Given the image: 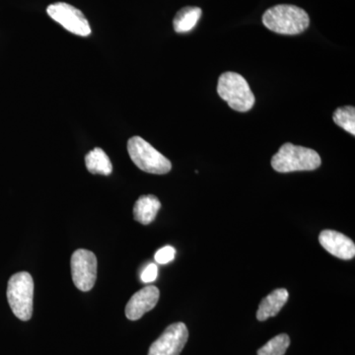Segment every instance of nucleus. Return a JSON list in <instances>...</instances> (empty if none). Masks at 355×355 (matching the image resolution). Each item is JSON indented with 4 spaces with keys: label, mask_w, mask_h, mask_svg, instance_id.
<instances>
[{
    "label": "nucleus",
    "mask_w": 355,
    "mask_h": 355,
    "mask_svg": "<svg viewBox=\"0 0 355 355\" xmlns=\"http://www.w3.org/2000/svg\"><path fill=\"white\" fill-rule=\"evenodd\" d=\"M158 268L155 263H149L148 266L144 268V272L141 273V282L144 284H150L154 280L157 279Z\"/></svg>",
    "instance_id": "obj_18"
},
{
    "label": "nucleus",
    "mask_w": 355,
    "mask_h": 355,
    "mask_svg": "<svg viewBox=\"0 0 355 355\" xmlns=\"http://www.w3.org/2000/svg\"><path fill=\"white\" fill-rule=\"evenodd\" d=\"M130 159L142 171L149 174L164 175L171 171L172 164L150 144L140 137H133L128 141Z\"/></svg>",
    "instance_id": "obj_5"
},
{
    "label": "nucleus",
    "mask_w": 355,
    "mask_h": 355,
    "mask_svg": "<svg viewBox=\"0 0 355 355\" xmlns=\"http://www.w3.org/2000/svg\"><path fill=\"white\" fill-rule=\"evenodd\" d=\"M291 345V338L286 334H280L258 350V355H284Z\"/></svg>",
    "instance_id": "obj_15"
},
{
    "label": "nucleus",
    "mask_w": 355,
    "mask_h": 355,
    "mask_svg": "<svg viewBox=\"0 0 355 355\" xmlns=\"http://www.w3.org/2000/svg\"><path fill=\"white\" fill-rule=\"evenodd\" d=\"M189 331L184 323L170 324L151 345L148 355H180L188 342Z\"/></svg>",
    "instance_id": "obj_8"
},
{
    "label": "nucleus",
    "mask_w": 355,
    "mask_h": 355,
    "mask_svg": "<svg viewBox=\"0 0 355 355\" xmlns=\"http://www.w3.org/2000/svg\"><path fill=\"white\" fill-rule=\"evenodd\" d=\"M161 209V202L155 196H142L133 207V217L144 225H148L154 221Z\"/></svg>",
    "instance_id": "obj_12"
},
{
    "label": "nucleus",
    "mask_w": 355,
    "mask_h": 355,
    "mask_svg": "<svg viewBox=\"0 0 355 355\" xmlns=\"http://www.w3.org/2000/svg\"><path fill=\"white\" fill-rule=\"evenodd\" d=\"M85 164L88 171L92 173V174L108 176L113 172V165H112L111 160H110L106 153L99 147L93 149L86 155Z\"/></svg>",
    "instance_id": "obj_14"
},
{
    "label": "nucleus",
    "mask_w": 355,
    "mask_h": 355,
    "mask_svg": "<svg viewBox=\"0 0 355 355\" xmlns=\"http://www.w3.org/2000/svg\"><path fill=\"white\" fill-rule=\"evenodd\" d=\"M333 120L336 125L343 128L345 132L355 135V109L354 107H342L336 110Z\"/></svg>",
    "instance_id": "obj_16"
},
{
    "label": "nucleus",
    "mask_w": 355,
    "mask_h": 355,
    "mask_svg": "<svg viewBox=\"0 0 355 355\" xmlns=\"http://www.w3.org/2000/svg\"><path fill=\"white\" fill-rule=\"evenodd\" d=\"M175 254H176V250L171 246H166L162 249L159 250L157 253L155 254V261L161 265H165V263H170L175 259Z\"/></svg>",
    "instance_id": "obj_17"
},
{
    "label": "nucleus",
    "mask_w": 355,
    "mask_h": 355,
    "mask_svg": "<svg viewBox=\"0 0 355 355\" xmlns=\"http://www.w3.org/2000/svg\"><path fill=\"white\" fill-rule=\"evenodd\" d=\"M202 14V11L200 7H184L176 14L173 21L175 31L179 34L191 31L197 26Z\"/></svg>",
    "instance_id": "obj_13"
},
{
    "label": "nucleus",
    "mask_w": 355,
    "mask_h": 355,
    "mask_svg": "<svg viewBox=\"0 0 355 355\" xmlns=\"http://www.w3.org/2000/svg\"><path fill=\"white\" fill-rule=\"evenodd\" d=\"M97 258L88 250H76L71 257V275L79 291H90L97 279Z\"/></svg>",
    "instance_id": "obj_6"
},
{
    "label": "nucleus",
    "mask_w": 355,
    "mask_h": 355,
    "mask_svg": "<svg viewBox=\"0 0 355 355\" xmlns=\"http://www.w3.org/2000/svg\"><path fill=\"white\" fill-rule=\"evenodd\" d=\"M322 164L316 151L306 147L286 144L272 158L273 169L279 173L313 171Z\"/></svg>",
    "instance_id": "obj_2"
},
{
    "label": "nucleus",
    "mask_w": 355,
    "mask_h": 355,
    "mask_svg": "<svg viewBox=\"0 0 355 355\" xmlns=\"http://www.w3.org/2000/svg\"><path fill=\"white\" fill-rule=\"evenodd\" d=\"M263 25L270 31L282 35H297L310 24L309 16L300 7L282 4L270 7L263 13Z\"/></svg>",
    "instance_id": "obj_1"
},
{
    "label": "nucleus",
    "mask_w": 355,
    "mask_h": 355,
    "mask_svg": "<svg viewBox=\"0 0 355 355\" xmlns=\"http://www.w3.org/2000/svg\"><path fill=\"white\" fill-rule=\"evenodd\" d=\"M320 244L328 253L342 260H352L355 256V245L350 238L333 230H324L319 236Z\"/></svg>",
    "instance_id": "obj_10"
},
{
    "label": "nucleus",
    "mask_w": 355,
    "mask_h": 355,
    "mask_svg": "<svg viewBox=\"0 0 355 355\" xmlns=\"http://www.w3.org/2000/svg\"><path fill=\"white\" fill-rule=\"evenodd\" d=\"M160 297L157 287L149 286L140 289L128 301L125 307V316L130 321H137L155 307Z\"/></svg>",
    "instance_id": "obj_9"
},
{
    "label": "nucleus",
    "mask_w": 355,
    "mask_h": 355,
    "mask_svg": "<svg viewBox=\"0 0 355 355\" xmlns=\"http://www.w3.org/2000/svg\"><path fill=\"white\" fill-rule=\"evenodd\" d=\"M217 93L231 109L241 113L253 108L256 101L246 79L236 72H225L219 77Z\"/></svg>",
    "instance_id": "obj_3"
},
{
    "label": "nucleus",
    "mask_w": 355,
    "mask_h": 355,
    "mask_svg": "<svg viewBox=\"0 0 355 355\" xmlns=\"http://www.w3.org/2000/svg\"><path fill=\"white\" fill-rule=\"evenodd\" d=\"M288 291L284 288L277 289L261 300L257 312V319L263 322L268 318L275 317L288 301Z\"/></svg>",
    "instance_id": "obj_11"
},
{
    "label": "nucleus",
    "mask_w": 355,
    "mask_h": 355,
    "mask_svg": "<svg viewBox=\"0 0 355 355\" xmlns=\"http://www.w3.org/2000/svg\"><path fill=\"white\" fill-rule=\"evenodd\" d=\"M46 12L51 19L72 34L81 37H87L91 34L90 25L84 14L70 4L64 2L51 4Z\"/></svg>",
    "instance_id": "obj_7"
},
{
    "label": "nucleus",
    "mask_w": 355,
    "mask_h": 355,
    "mask_svg": "<svg viewBox=\"0 0 355 355\" xmlns=\"http://www.w3.org/2000/svg\"><path fill=\"white\" fill-rule=\"evenodd\" d=\"M7 300L9 306L21 321H29L33 315L34 303V280L29 272L15 273L10 277L7 286Z\"/></svg>",
    "instance_id": "obj_4"
}]
</instances>
